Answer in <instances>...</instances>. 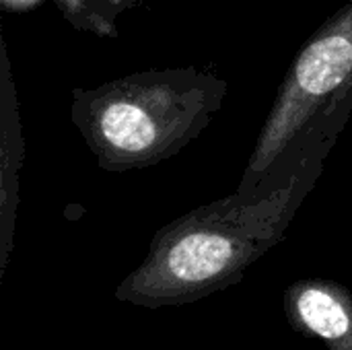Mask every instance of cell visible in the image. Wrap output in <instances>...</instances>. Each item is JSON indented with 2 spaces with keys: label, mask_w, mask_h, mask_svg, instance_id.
<instances>
[{
  "label": "cell",
  "mask_w": 352,
  "mask_h": 350,
  "mask_svg": "<svg viewBox=\"0 0 352 350\" xmlns=\"http://www.w3.org/2000/svg\"><path fill=\"white\" fill-rule=\"evenodd\" d=\"M351 109L346 99L322 113L256 192L235 190L161 227L144 260L116 287V299L146 309L179 307L237 285L285 239Z\"/></svg>",
  "instance_id": "6da1fadb"
},
{
  "label": "cell",
  "mask_w": 352,
  "mask_h": 350,
  "mask_svg": "<svg viewBox=\"0 0 352 350\" xmlns=\"http://www.w3.org/2000/svg\"><path fill=\"white\" fill-rule=\"evenodd\" d=\"M144 2H148V0H118V6H120V10L124 12V10H128V8L140 6V4H144Z\"/></svg>",
  "instance_id": "52a82bcc"
},
{
  "label": "cell",
  "mask_w": 352,
  "mask_h": 350,
  "mask_svg": "<svg viewBox=\"0 0 352 350\" xmlns=\"http://www.w3.org/2000/svg\"><path fill=\"white\" fill-rule=\"evenodd\" d=\"M62 17L76 29L99 37L118 35V0H56Z\"/></svg>",
  "instance_id": "8992f818"
},
{
  "label": "cell",
  "mask_w": 352,
  "mask_h": 350,
  "mask_svg": "<svg viewBox=\"0 0 352 350\" xmlns=\"http://www.w3.org/2000/svg\"><path fill=\"white\" fill-rule=\"evenodd\" d=\"M352 99V0L301 47L264 120L237 192H256L314 122Z\"/></svg>",
  "instance_id": "3957f363"
},
{
  "label": "cell",
  "mask_w": 352,
  "mask_h": 350,
  "mask_svg": "<svg viewBox=\"0 0 352 350\" xmlns=\"http://www.w3.org/2000/svg\"><path fill=\"white\" fill-rule=\"evenodd\" d=\"M33 0H4V6L6 8H23L27 4H31Z\"/></svg>",
  "instance_id": "ba28073f"
},
{
  "label": "cell",
  "mask_w": 352,
  "mask_h": 350,
  "mask_svg": "<svg viewBox=\"0 0 352 350\" xmlns=\"http://www.w3.org/2000/svg\"><path fill=\"white\" fill-rule=\"evenodd\" d=\"M291 328L328 350H352V293L328 278H299L285 291Z\"/></svg>",
  "instance_id": "277c9868"
},
{
  "label": "cell",
  "mask_w": 352,
  "mask_h": 350,
  "mask_svg": "<svg viewBox=\"0 0 352 350\" xmlns=\"http://www.w3.org/2000/svg\"><path fill=\"white\" fill-rule=\"evenodd\" d=\"M0 278L10 260L19 208V182L23 167V128L19 116L16 85L10 72L8 52L0 41Z\"/></svg>",
  "instance_id": "5b68a950"
},
{
  "label": "cell",
  "mask_w": 352,
  "mask_h": 350,
  "mask_svg": "<svg viewBox=\"0 0 352 350\" xmlns=\"http://www.w3.org/2000/svg\"><path fill=\"white\" fill-rule=\"evenodd\" d=\"M229 83L200 66L132 72L72 89L70 120L103 171L155 167L182 153L214 120Z\"/></svg>",
  "instance_id": "7a4b0ae2"
}]
</instances>
